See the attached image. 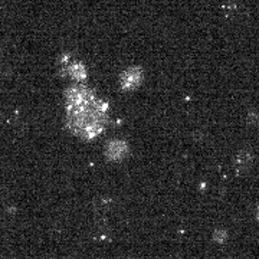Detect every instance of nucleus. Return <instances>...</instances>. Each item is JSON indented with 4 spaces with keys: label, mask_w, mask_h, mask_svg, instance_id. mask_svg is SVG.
Here are the masks:
<instances>
[{
    "label": "nucleus",
    "mask_w": 259,
    "mask_h": 259,
    "mask_svg": "<svg viewBox=\"0 0 259 259\" xmlns=\"http://www.w3.org/2000/svg\"><path fill=\"white\" fill-rule=\"evenodd\" d=\"M128 150L127 144L122 141H114L111 144H108L107 147V156L111 160H120L121 157L125 156V151Z\"/></svg>",
    "instance_id": "2"
},
{
    "label": "nucleus",
    "mask_w": 259,
    "mask_h": 259,
    "mask_svg": "<svg viewBox=\"0 0 259 259\" xmlns=\"http://www.w3.org/2000/svg\"><path fill=\"white\" fill-rule=\"evenodd\" d=\"M141 81V72L140 69H128L125 71V74L122 75V88L124 90H131V88H136L137 85H140Z\"/></svg>",
    "instance_id": "1"
},
{
    "label": "nucleus",
    "mask_w": 259,
    "mask_h": 259,
    "mask_svg": "<svg viewBox=\"0 0 259 259\" xmlns=\"http://www.w3.org/2000/svg\"><path fill=\"white\" fill-rule=\"evenodd\" d=\"M228 239V233L225 231H216L214 232V241L219 242V243H223V242Z\"/></svg>",
    "instance_id": "3"
}]
</instances>
